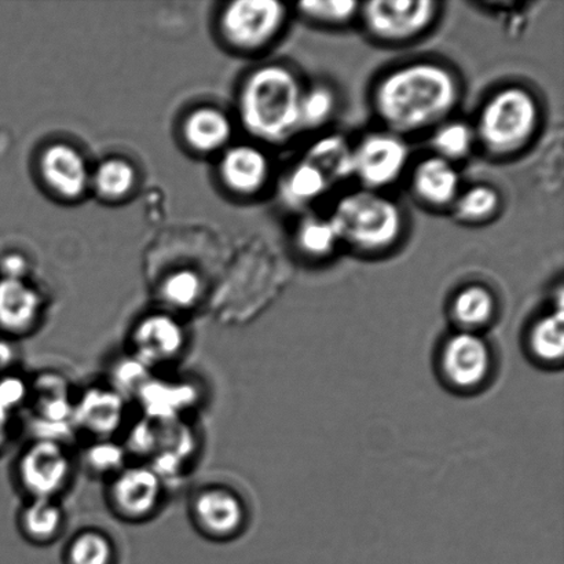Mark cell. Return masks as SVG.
Listing matches in <instances>:
<instances>
[{
    "label": "cell",
    "instance_id": "obj_1",
    "mask_svg": "<svg viewBox=\"0 0 564 564\" xmlns=\"http://www.w3.org/2000/svg\"><path fill=\"white\" fill-rule=\"evenodd\" d=\"M460 98L456 76L446 66L413 63L391 70L376 85V113L397 135L414 134L444 123Z\"/></svg>",
    "mask_w": 564,
    "mask_h": 564
},
{
    "label": "cell",
    "instance_id": "obj_2",
    "mask_svg": "<svg viewBox=\"0 0 564 564\" xmlns=\"http://www.w3.org/2000/svg\"><path fill=\"white\" fill-rule=\"evenodd\" d=\"M304 88L284 65H267L253 72L241 94V119L253 137L280 145L290 141L299 126Z\"/></svg>",
    "mask_w": 564,
    "mask_h": 564
},
{
    "label": "cell",
    "instance_id": "obj_3",
    "mask_svg": "<svg viewBox=\"0 0 564 564\" xmlns=\"http://www.w3.org/2000/svg\"><path fill=\"white\" fill-rule=\"evenodd\" d=\"M340 242L364 252L394 246L403 229L401 208L390 197L370 189L348 193L329 215Z\"/></svg>",
    "mask_w": 564,
    "mask_h": 564
},
{
    "label": "cell",
    "instance_id": "obj_4",
    "mask_svg": "<svg viewBox=\"0 0 564 564\" xmlns=\"http://www.w3.org/2000/svg\"><path fill=\"white\" fill-rule=\"evenodd\" d=\"M539 123L540 107L533 94L524 87L508 86L480 109L475 137L494 156H511L528 145Z\"/></svg>",
    "mask_w": 564,
    "mask_h": 564
},
{
    "label": "cell",
    "instance_id": "obj_5",
    "mask_svg": "<svg viewBox=\"0 0 564 564\" xmlns=\"http://www.w3.org/2000/svg\"><path fill=\"white\" fill-rule=\"evenodd\" d=\"M75 471L76 457L66 442L32 438L17 457L14 478L25 500H59L74 482Z\"/></svg>",
    "mask_w": 564,
    "mask_h": 564
},
{
    "label": "cell",
    "instance_id": "obj_6",
    "mask_svg": "<svg viewBox=\"0 0 564 564\" xmlns=\"http://www.w3.org/2000/svg\"><path fill=\"white\" fill-rule=\"evenodd\" d=\"M164 480L147 463H129L105 482V501L119 521L141 524L158 516L165 497Z\"/></svg>",
    "mask_w": 564,
    "mask_h": 564
},
{
    "label": "cell",
    "instance_id": "obj_7",
    "mask_svg": "<svg viewBox=\"0 0 564 564\" xmlns=\"http://www.w3.org/2000/svg\"><path fill=\"white\" fill-rule=\"evenodd\" d=\"M189 343L184 324L175 315L158 312L132 326L127 352L154 373H164L185 357Z\"/></svg>",
    "mask_w": 564,
    "mask_h": 564
},
{
    "label": "cell",
    "instance_id": "obj_8",
    "mask_svg": "<svg viewBox=\"0 0 564 564\" xmlns=\"http://www.w3.org/2000/svg\"><path fill=\"white\" fill-rule=\"evenodd\" d=\"M130 419V401L107 383L91 384L75 395L72 425L86 441L119 440Z\"/></svg>",
    "mask_w": 564,
    "mask_h": 564
},
{
    "label": "cell",
    "instance_id": "obj_9",
    "mask_svg": "<svg viewBox=\"0 0 564 564\" xmlns=\"http://www.w3.org/2000/svg\"><path fill=\"white\" fill-rule=\"evenodd\" d=\"M359 13L370 35L380 41L406 42L427 31L438 14L433 0H372Z\"/></svg>",
    "mask_w": 564,
    "mask_h": 564
},
{
    "label": "cell",
    "instance_id": "obj_10",
    "mask_svg": "<svg viewBox=\"0 0 564 564\" xmlns=\"http://www.w3.org/2000/svg\"><path fill=\"white\" fill-rule=\"evenodd\" d=\"M409 156L402 137L391 131L372 132L352 147V178L361 182L364 189L378 192L401 178Z\"/></svg>",
    "mask_w": 564,
    "mask_h": 564
},
{
    "label": "cell",
    "instance_id": "obj_11",
    "mask_svg": "<svg viewBox=\"0 0 564 564\" xmlns=\"http://www.w3.org/2000/svg\"><path fill=\"white\" fill-rule=\"evenodd\" d=\"M189 518L204 539L226 543L242 533L247 524V507L240 495L223 485L204 486L192 497Z\"/></svg>",
    "mask_w": 564,
    "mask_h": 564
},
{
    "label": "cell",
    "instance_id": "obj_12",
    "mask_svg": "<svg viewBox=\"0 0 564 564\" xmlns=\"http://www.w3.org/2000/svg\"><path fill=\"white\" fill-rule=\"evenodd\" d=\"M203 387L191 378H173L154 373L143 384L134 401L140 406L142 416L156 422H181L200 406Z\"/></svg>",
    "mask_w": 564,
    "mask_h": 564
},
{
    "label": "cell",
    "instance_id": "obj_13",
    "mask_svg": "<svg viewBox=\"0 0 564 564\" xmlns=\"http://www.w3.org/2000/svg\"><path fill=\"white\" fill-rule=\"evenodd\" d=\"M285 19V6L278 0H239L225 11L224 32L236 46L259 48L278 36Z\"/></svg>",
    "mask_w": 564,
    "mask_h": 564
},
{
    "label": "cell",
    "instance_id": "obj_14",
    "mask_svg": "<svg viewBox=\"0 0 564 564\" xmlns=\"http://www.w3.org/2000/svg\"><path fill=\"white\" fill-rule=\"evenodd\" d=\"M442 375L457 390H475L488 380L491 369L489 346L474 332H457L441 352Z\"/></svg>",
    "mask_w": 564,
    "mask_h": 564
},
{
    "label": "cell",
    "instance_id": "obj_15",
    "mask_svg": "<svg viewBox=\"0 0 564 564\" xmlns=\"http://www.w3.org/2000/svg\"><path fill=\"white\" fill-rule=\"evenodd\" d=\"M41 295L22 280H0V330L10 339H21L41 323Z\"/></svg>",
    "mask_w": 564,
    "mask_h": 564
},
{
    "label": "cell",
    "instance_id": "obj_16",
    "mask_svg": "<svg viewBox=\"0 0 564 564\" xmlns=\"http://www.w3.org/2000/svg\"><path fill=\"white\" fill-rule=\"evenodd\" d=\"M412 186L420 200L431 207L453 206L460 193V175L453 163L431 156L414 169Z\"/></svg>",
    "mask_w": 564,
    "mask_h": 564
},
{
    "label": "cell",
    "instance_id": "obj_17",
    "mask_svg": "<svg viewBox=\"0 0 564 564\" xmlns=\"http://www.w3.org/2000/svg\"><path fill=\"white\" fill-rule=\"evenodd\" d=\"M21 538L35 546H48L63 538L66 512L59 500H25L17 516Z\"/></svg>",
    "mask_w": 564,
    "mask_h": 564
},
{
    "label": "cell",
    "instance_id": "obj_18",
    "mask_svg": "<svg viewBox=\"0 0 564 564\" xmlns=\"http://www.w3.org/2000/svg\"><path fill=\"white\" fill-rule=\"evenodd\" d=\"M42 173L47 184L64 197H77L85 192L88 171L79 153L66 145L50 147L42 158Z\"/></svg>",
    "mask_w": 564,
    "mask_h": 564
},
{
    "label": "cell",
    "instance_id": "obj_19",
    "mask_svg": "<svg viewBox=\"0 0 564 564\" xmlns=\"http://www.w3.org/2000/svg\"><path fill=\"white\" fill-rule=\"evenodd\" d=\"M270 164L261 149L251 145L231 148L223 160V175L231 189L251 195L267 184Z\"/></svg>",
    "mask_w": 564,
    "mask_h": 564
},
{
    "label": "cell",
    "instance_id": "obj_20",
    "mask_svg": "<svg viewBox=\"0 0 564 564\" xmlns=\"http://www.w3.org/2000/svg\"><path fill=\"white\" fill-rule=\"evenodd\" d=\"M317 167L330 186L352 178V147L339 134L321 137L303 156Z\"/></svg>",
    "mask_w": 564,
    "mask_h": 564
},
{
    "label": "cell",
    "instance_id": "obj_21",
    "mask_svg": "<svg viewBox=\"0 0 564 564\" xmlns=\"http://www.w3.org/2000/svg\"><path fill=\"white\" fill-rule=\"evenodd\" d=\"M330 187L325 175L314 164L302 159L282 178L280 196L288 207L302 209L317 202Z\"/></svg>",
    "mask_w": 564,
    "mask_h": 564
},
{
    "label": "cell",
    "instance_id": "obj_22",
    "mask_svg": "<svg viewBox=\"0 0 564 564\" xmlns=\"http://www.w3.org/2000/svg\"><path fill=\"white\" fill-rule=\"evenodd\" d=\"M495 314L496 297L485 285L464 286L453 299L452 315L460 330L477 334L494 319Z\"/></svg>",
    "mask_w": 564,
    "mask_h": 564
},
{
    "label": "cell",
    "instance_id": "obj_23",
    "mask_svg": "<svg viewBox=\"0 0 564 564\" xmlns=\"http://www.w3.org/2000/svg\"><path fill=\"white\" fill-rule=\"evenodd\" d=\"M118 549L104 530L86 528L68 540L64 550L65 564H116Z\"/></svg>",
    "mask_w": 564,
    "mask_h": 564
},
{
    "label": "cell",
    "instance_id": "obj_24",
    "mask_svg": "<svg viewBox=\"0 0 564 564\" xmlns=\"http://www.w3.org/2000/svg\"><path fill=\"white\" fill-rule=\"evenodd\" d=\"M79 463L90 477L107 482L130 463V457L120 440H94L86 442Z\"/></svg>",
    "mask_w": 564,
    "mask_h": 564
},
{
    "label": "cell",
    "instance_id": "obj_25",
    "mask_svg": "<svg viewBox=\"0 0 564 564\" xmlns=\"http://www.w3.org/2000/svg\"><path fill=\"white\" fill-rule=\"evenodd\" d=\"M185 132L187 141L197 151L213 152L230 140L231 124L217 109H200L187 119Z\"/></svg>",
    "mask_w": 564,
    "mask_h": 564
},
{
    "label": "cell",
    "instance_id": "obj_26",
    "mask_svg": "<svg viewBox=\"0 0 564 564\" xmlns=\"http://www.w3.org/2000/svg\"><path fill=\"white\" fill-rule=\"evenodd\" d=\"M530 350L541 362H561L564 350L563 307L546 314L533 325L529 336Z\"/></svg>",
    "mask_w": 564,
    "mask_h": 564
},
{
    "label": "cell",
    "instance_id": "obj_27",
    "mask_svg": "<svg viewBox=\"0 0 564 564\" xmlns=\"http://www.w3.org/2000/svg\"><path fill=\"white\" fill-rule=\"evenodd\" d=\"M339 236L332 220L308 215L299 223L296 229V246L304 256L323 258L335 251L339 245Z\"/></svg>",
    "mask_w": 564,
    "mask_h": 564
},
{
    "label": "cell",
    "instance_id": "obj_28",
    "mask_svg": "<svg viewBox=\"0 0 564 564\" xmlns=\"http://www.w3.org/2000/svg\"><path fill=\"white\" fill-rule=\"evenodd\" d=\"M475 140L477 137L471 126L462 120H449L438 126L431 143L435 156L453 163L466 159L471 153Z\"/></svg>",
    "mask_w": 564,
    "mask_h": 564
},
{
    "label": "cell",
    "instance_id": "obj_29",
    "mask_svg": "<svg viewBox=\"0 0 564 564\" xmlns=\"http://www.w3.org/2000/svg\"><path fill=\"white\" fill-rule=\"evenodd\" d=\"M499 192L489 185H474L458 193L453 208L463 223L479 224L490 219L500 208Z\"/></svg>",
    "mask_w": 564,
    "mask_h": 564
},
{
    "label": "cell",
    "instance_id": "obj_30",
    "mask_svg": "<svg viewBox=\"0 0 564 564\" xmlns=\"http://www.w3.org/2000/svg\"><path fill=\"white\" fill-rule=\"evenodd\" d=\"M153 375V370L126 351L110 364L108 380L105 383L131 402Z\"/></svg>",
    "mask_w": 564,
    "mask_h": 564
},
{
    "label": "cell",
    "instance_id": "obj_31",
    "mask_svg": "<svg viewBox=\"0 0 564 564\" xmlns=\"http://www.w3.org/2000/svg\"><path fill=\"white\" fill-rule=\"evenodd\" d=\"M336 97L329 87L317 85L303 90L299 107V126L301 131L317 130L334 116Z\"/></svg>",
    "mask_w": 564,
    "mask_h": 564
},
{
    "label": "cell",
    "instance_id": "obj_32",
    "mask_svg": "<svg viewBox=\"0 0 564 564\" xmlns=\"http://www.w3.org/2000/svg\"><path fill=\"white\" fill-rule=\"evenodd\" d=\"M135 173L129 163L123 160H108L99 165L94 175V185L99 195L108 198H119L132 189Z\"/></svg>",
    "mask_w": 564,
    "mask_h": 564
},
{
    "label": "cell",
    "instance_id": "obj_33",
    "mask_svg": "<svg viewBox=\"0 0 564 564\" xmlns=\"http://www.w3.org/2000/svg\"><path fill=\"white\" fill-rule=\"evenodd\" d=\"M299 11L308 20L321 24H347L359 13L361 4L354 0H319V2H303L297 6Z\"/></svg>",
    "mask_w": 564,
    "mask_h": 564
},
{
    "label": "cell",
    "instance_id": "obj_34",
    "mask_svg": "<svg viewBox=\"0 0 564 564\" xmlns=\"http://www.w3.org/2000/svg\"><path fill=\"white\" fill-rule=\"evenodd\" d=\"M202 282L195 273L189 270H182V272L171 275L170 279L165 280L162 288V295L164 302L169 306L187 310L193 306L200 297Z\"/></svg>",
    "mask_w": 564,
    "mask_h": 564
},
{
    "label": "cell",
    "instance_id": "obj_35",
    "mask_svg": "<svg viewBox=\"0 0 564 564\" xmlns=\"http://www.w3.org/2000/svg\"><path fill=\"white\" fill-rule=\"evenodd\" d=\"M31 401V379L11 370L0 375V408L10 414L26 409Z\"/></svg>",
    "mask_w": 564,
    "mask_h": 564
},
{
    "label": "cell",
    "instance_id": "obj_36",
    "mask_svg": "<svg viewBox=\"0 0 564 564\" xmlns=\"http://www.w3.org/2000/svg\"><path fill=\"white\" fill-rule=\"evenodd\" d=\"M0 269L4 274L3 279H15L22 280V275H24L26 270V262L24 258L19 256H10L3 259L2 264H0Z\"/></svg>",
    "mask_w": 564,
    "mask_h": 564
},
{
    "label": "cell",
    "instance_id": "obj_37",
    "mask_svg": "<svg viewBox=\"0 0 564 564\" xmlns=\"http://www.w3.org/2000/svg\"><path fill=\"white\" fill-rule=\"evenodd\" d=\"M19 357L15 348V341L0 340V375L14 370V364Z\"/></svg>",
    "mask_w": 564,
    "mask_h": 564
},
{
    "label": "cell",
    "instance_id": "obj_38",
    "mask_svg": "<svg viewBox=\"0 0 564 564\" xmlns=\"http://www.w3.org/2000/svg\"><path fill=\"white\" fill-rule=\"evenodd\" d=\"M14 433V416L0 408V453L8 449Z\"/></svg>",
    "mask_w": 564,
    "mask_h": 564
}]
</instances>
